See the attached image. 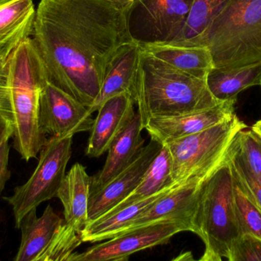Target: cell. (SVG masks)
I'll use <instances>...</instances> for the list:
<instances>
[{"label":"cell","mask_w":261,"mask_h":261,"mask_svg":"<svg viewBox=\"0 0 261 261\" xmlns=\"http://www.w3.org/2000/svg\"><path fill=\"white\" fill-rule=\"evenodd\" d=\"M64 221L50 205L41 217L37 216V208L28 213L20 225L21 244L13 260L36 261Z\"/></svg>","instance_id":"19"},{"label":"cell","mask_w":261,"mask_h":261,"mask_svg":"<svg viewBox=\"0 0 261 261\" xmlns=\"http://www.w3.org/2000/svg\"><path fill=\"white\" fill-rule=\"evenodd\" d=\"M246 128L234 114L199 133L164 142L171 157L173 182L202 184L233 157L239 148V133Z\"/></svg>","instance_id":"6"},{"label":"cell","mask_w":261,"mask_h":261,"mask_svg":"<svg viewBox=\"0 0 261 261\" xmlns=\"http://www.w3.org/2000/svg\"><path fill=\"white\" fill-rule=\"evenodd\" d=\"M135 101L128 93L106 101L97 110L85 153L97 158L108 151L110 145L128 125L135 115Z\"/></svg>","instance_id":"14"},{"label":"cell","mask_w":261,"mask_h":261,"mask_svg":"<svg viewBox=\"0 0 261 261\" xmlns=\"http://www.w3.org/2000/svg\"><path fill=\"white\" fill-rule=\"evenodd\" d=\"M91 177L85 167L76 163L66 174L57 197L64 206V222L81 234L89 222Z\"/></svg>","instance_id":"18"},{"label":"cell","mask_w":261,"mask_h":261,"mask_svg":"<svg viewBox=\"0 0 261 261\" xmlns=\"http://www.w3.org/2000/svg\"><path fill=\"white\" fill-rule=\"evenodd\" d=\"M47 79L42 58L30 37L14 51L9 63L13 146L25 161L36 158L47 141L39 125L40 98Z\"/></svg>","instance_id":"3"},{"label":"cell","mask_w":261,"mask_h":261,"mask_svg":"<svg viewBox=\"0 0 261 261\" xmlns=\"http://www.w3.org/2000/svg\"><path fill=\"white\" fill-rule=\"evenodd\" d=\"M143 129L141 115L138 111L128 125L110 145L102 170L91 177L90 196L111 182L136 159L144 147V139L141 136Z\"/></svg>","instance_id":"15"},{"label":"cell","mask_w":261,"mask_h":261,"mask_svg":"<svg viewBox=\"0 0 261 261\" xmlns=\"http://www.w3.org/2000/svg\"><path fill=\"white\" fill-rule=\"evenodd\" d=\"M135 0H113V3L116 5L119 9H122L124 12H126L128 8Z\"/></svg>","instance_id":"33"},{"label":"cell","mask_w":261,"mask_h":261,"mask_svg":"<svg viewBox=\"0 0 261 261\" xmlns=\"http://www.w3.org/2000/svg\"><path fill=\"white\" fill-rule=\"evenodd\" d=\"M162 144L153 139L141 149L136 159L111 182L90 196L89 222L95 220L119 205L135 189L142 179Z\"/></svg>","instance_id":"12"},{"label":"cell","mask_w":261,"mask_h":261,"mask_svg":"<svg viewBox=\"0 0 261 261\" xmlns=\"http://www.w3.org/2000/svg\"><path fill=\"white\" fill-rule=\"evenodd\" d=\"M141 48L135 41L125 43L118 49L109 64L99 96L89 111L93 114L107 100L128 93L133 98Z\"/></svg>","instance_id":"16"},{"label":"cell","mask_w":261,"mask_h":261,"mask_svg":"<svg viewBox=\"0 0 261 261\" xmlns=\"http://www.w3.org/2000/svg\"><path fill=\"white\" fill-rule=\"evenodd\" d=\"M83 243L81 234L64 221L36 261H70L75 249Z\"/></svg>","instance_id":"25"},{"label":"cell","mask_w":261,"mask_h":261,"mask_svg":"<svg viewBox=\"0 0 261 261\" xmlns=\"http://www.w3.org/2000/svg\"><path fill=\"white\" fill-rule=\"evenodd\" d=\"M206 83L217 101L234 99L243 90L261 86V63L231 68L214 67L207 75Z\"/></svg>","instance_id":"22"},{"label":"cell","mask_w":261,"mask_h":261,"mask_svg":"<svg viewBox=\"0 0 261 261\" xmlns=\"http://www.w3.org/2000/svg\"><path fill=\"white\" fill-rule=\"evenodd\" d=\"M13 122L11 118L0 114V147L13 137Z\"/></svg>","instance_id":"32"},{"label":"cell","mask_w":261,"mask_h":261,"mask_svg":"<svg viewBox=\"0 0 261 261\" xmlns=\"http://www.w3.org/2000/svg\"><path fill=\"white\" fill-rule=\"evenodd\" d=\"M155 58L192 76L206 78L214 67L211 52L206 46L185 47L170 44L141 47Z\"/></svg>","instance_id":"21"},{"label":"cell","mask_w":261,"mask_h":261,"mask_svg":"<svg viewBox=\"0 0 261 261\" xmlns=\"http://www.w3.org/2000/svg\"><path fill=\"white\" fill-rule=\"evenodd\" d=\"M73 137L50 136L39 153V160L29 180L16 187L13 195L4 199L11 205L15 228L24 216L41 203L57 197L71 157Z\"/></svg>","instance_id":"7"},{"label":"cell","mask_w":261,"mask_h":261,"mask_svg":"<svg viewBox=\"0 0 261 261\" xmlns=\"http://www.w3.org/2000/svg\"><path fill=\"white\" fill-rule=\"evenodd\" d=\"M184 231L188 230L179 222L161 221L97 244L81 254L74 253L70 261H127L138 251L167 245Z\"/></svg>","instance_id":"9"},{"label":"cell","mask_w":261,"mask_h":261,"mask_svg":"<svg viewBox=\"0 0 261 261\" xmlns=\"http://www.w3.org/2000/svg\"><path fill=\"white\" fill-rule=\"evenodd\" d=\"M238 150L230 162L233 176L236 182L261 209V180L256 177L239 159L237 155Z\"/></svg>","instance_id":"28"},{"label":"cell","mask_w":261,"mask_h":261,"mask_svg":"<svg viewBox=\"0 0 261 261\" xmlns=\"http://www.w3.org/2000/svg\"><path fill=\"white\" fill-rule=\"evenodd\" d=\"M228 260L261 261V239L254 234H242L233 244Z\"/></svg>","instance_id":"29"},{"label":"cell","mask_w":261,"mask_h":261,"mask_svg":"<svg viewBox=\"0 0 261 261\" xmlns=\"http://www.w3.org/2000/svg\"><path fill=\"white\" fill-rule=\"evenodd\" d=\"M174 185L176 183L173 182L172 178L170 152L167 146L162 144L161 150L152 161L138 186L126 199L107 213L115 212L138 201L154 196L165 188Z\"/></svg>","instance_id":"23"},{"label":"cell","mask_w":261,"mask_h":261,"mask_svg":"<svg viewBox=\"0 0 261 261\" xmlns=\"http://www.w3.org/2000/svg\"><path fill=\"white\" fill-rule=\"evenodd\" d=\"M35 15L33 0H0V57L11 56L32 36Z\"/></svg>","instance_id":"17"},{"label":"cell","mask_w":261,"mask_h":261,"mask_svg":"<svg viewBox=\"0 0 261 261\" xmlns=\"http://www.w3.org/2000/svg\"><path fill=\"white\" fill-rule=\"evenodd\" d=\"M176 185L115 212L107 213L95 220L89 222L81 233L83 242L84 243H97L119 235L136 218L147 211L156 201L167 194Z\"/></svg>","instance_id":"20"},{"label":"cell","mask_w":261,"mask_h":261,"mask_svg":"<svg viewBox=\"0 0 261 261\" xmlns=\"http://www.w3.org/2000/svg\"><path fill=\"white\" fill-rule=\"evenodd\" d=\"M237 98L211 108L176 116H152L144 124L150 138L160 144L199 133L234 116Z\"/></svg>","instance_id":"11"},{"label":"cell","mask_w":261,"mask_h":261,"mask_svg":"<svg viewBox=\"0 0 261 261\" xmlns=\"http://www.w3.org/2000/svg\"><path fill=\"white\" fill-rule=\"evenodd\" d=\"M32 38L47 81L88 108L112 58L132 41L126 13L113 0H40Z\"/></svg>","instance_id":"1"},{"label":"cell","mask_w":261,"mask_h":261,"mask_svg":"<svg viewBox=\"0 0 261 261\" xmlns=\"http://www.w3.org/2000/svg\"><path fill=\"white\" fill-rule=\"evenodd\" d=\"M251 130H252L253 131L255 132V133H257V134L261 138V120L260 121H257V122L253 126Z\"/></svg>","instance_id":"34"},{"label":"cell","mask_w":261,"mask_h":261,"mask_svg":"<svg viewBox=\"0 0 261 261\" xmlns=\"http://www.w3.org/2000/svg\"><path fill=\"white\" fill-rule=\"evenodd\" d=\"M10 57H0V114L12 119L9 90V63Z\"/></svg>","instance_id":"30"},{"label":"cell","mask_w":261,"mask_h":261,"mask_svg":"<svg viewBox=\"0 0 261 261\" xmlns=\"http://www.w3.org/2000/svg\"><path fill=\"white\" fill-rule=\"evenodd\" d=\"M133 99L143 126L152 116L193 113L222 102L212 94L206 78H196L178 70L142 49Z\"/></svg>","instance_id":"2"},{"label":"cell","mask_w":261,"mask_h":261,"mask_svg":"<svg viewBox=\"0 0 261 261\" xmlns=\"http://www.w3.org/2000/svg\"><path fill=\"white\" fill-rule=\"evenodd\" d=\"M9 142L4 143L0 147V195L11 177V172L9 170Z\"/></svg>","instance_id":"31"},{"label":"cell","mask_w":261,"mask_h":261,"mask_svg":"<svg viewBox=\"0 0 261 261\" xmlns=\"http://www.w3.org/2000/svg\"><path fill=\"white\" fill-rule=\"evenodd\" d=\"M200 185L196 181H191L175 185L147 211L136 218L119 235L161 221L179 222L188 231L193 232V221Z\"/></svg>","instance_id":"13"},{"label":"cell","mask_w":261,"mask_h":261,"mask_svg":"<svg viewBox=\"0 0 261 261\" xmlns=\"http://www.w3.org/2000/svg\"><path fill=\"white\" fill-rule=\"evenodd\" d=\"M231 159L199 186L193 232L205 245L200 260L228 259L233 244L242 234L234 205Z\"/></svg>","instance_id":"5"},{"label":"cell","mask_w":261,"mask_h":261,"mask_svg":"<svg viewBox=\"0 0 261 261\" xmlns=\"http://www.w3.org/2000/svg\"><path fill=\"white\" fill-rule=\"evenodd\" d=\"M234 199L242 234L249 233L261 239V209L251 200L234 178Z\"/></svg>","instance_id":"26"},{"label":"cell","mask_w":261,"mask_h":261,"mask_svg":"<svg viewBox=\"0 0 261 261\" xmlns=\"http://www.w3.org/2000/svg\"><path fill=\"white\" fill-rule=\"evenodd\" d=\"M94 119L88 107L46 81L40 98L39 125L44 135L73 137L91 131Z\"/></svg>","instance_id":"10"},{"label":"cell","mask_w":261,"mask_h":261,"mask_svg":"<svg viewBox=\"0 0 261 261\" xmlns=\"http://www.w3.org/2000/svg\"><path fill=\"white\" fill-rule=\"evenodd\" d=\"M202 45L215 67L261 63V0H228L212 20Z\"/></svg>","instance_id":"4"},{"label":"cell","mask_w":261,"mask_h":261,"mask_svg":"<svg viewBox=\"0 0 261 261\" xmlns=\"http://www.w3.org/2000/svg\"><path fill=\"white\" fill-rule=\"evenodd\" d=\"M238 156L245 167L261 180V138L252 130L239 133Z\"/></svg>","instance_id":"27"},{"label":"cell","mask_w":261,"mask_h":261,"mask_svg":"<svg viewBox=\"0 0 261 261\" xmlns=\"http://www.w3.org/2000/svg\"><path fill=\"white\" fill-rule=\"evenodd\" d=\"M194 0H135L126 13L132 41L141 47L170 44L182 32Z\"/></svg>","instance_id":"8"},{"label":"cell","mask_w":261,"mask_h":261,"mask_svg":"<svg viewBox=\"0 0 261 261\" xmlns=\"http://www.w3.org/2000/svg\"><path fill=\"white\" fill-rule=\"evenodd\" d=\"M228 0H194L185 26L170 44L185 47L203 46L204 35L213 18Z\"/></svg>","instance_id":"24"}]
</instances>
